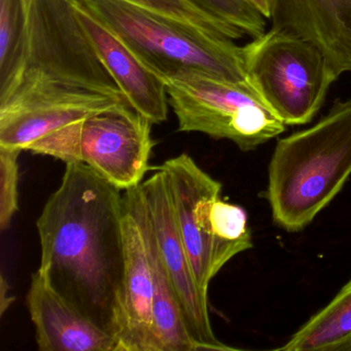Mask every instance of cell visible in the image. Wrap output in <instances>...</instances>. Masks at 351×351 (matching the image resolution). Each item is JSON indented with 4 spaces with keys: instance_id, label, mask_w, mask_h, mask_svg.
Wrapping results in <instances>:
<instances>
[{
    "instance_id": "obj_1",
    "label": "cell",
    "mask_w": 351,
    "mask_h": 351,
    "mask_svg": "<svg viewBox=\"0 0 351 351\" xmlns=\"http://www.w3.org/2000/svg\"><path fill=\"white\" fill-rule=\"evenodd\" d=\"M123 194L86 164L69 163L36 221L38 272L118 345L125 326Z\"/></svg>"
},
{
    "instance_id": "obj_2",
    "label": "cell",
    "mask_w": 351,
    "mask_h": 351,
    "mask_svg": "<svg viewBox=\"0 0 351 351\" xmlns=\"http://www.w3.org/2000/svg\"><path fill=\"white\" fill-rule=\"evenodd\" d=\"M350 176L351 100H337L314 126L277 143L267 190L273 219L287 231H301Z\"/></svg>"
},
{
    "instance_id": "obj_3",
    "label": "cell",
    "mask_w": 351,
    "mask_h": 351,
    "mask_svg": "<svg viewBox=\"0 0 351 351\" xmlns=\"http://www.w3.org/2000/svg\"><path fill=\"white\" fill-rule=\"evenodd\" d=\"M165 82L199 71L250 85L242 47L147 11L126 0H79ZM252 87V86H250Z\"/></svg>"
},
{
    "instance_id": "obj_4",
    "label": "cell",
    "mask_w": 351,
    "mask_h": 351,
    "mask_svg": "<svg viewBox=\"0 0 351 351\" xmlns=\"http://www.w3.org/2000/svg\"><path fill=\"white\" fill-rule=\"evenodd\" d=\"M178 231L200 289L208 295L210 281L240 252L252 247L245 211L221 200V182L191 156L164 162Z\"/></svg>"
},
{
    "instance_id": "obj_5",
    "label": "cell",
    "mask_w": 351,
    "mask_h": 351,
    "mask_svg": "<svg viewBox=\"0 0 351 351\" xmlns=\"http://www.w3.org/2000/svg\"><path fill=\"white\" fill-rule=\"evenodd\" d=\"M153 125L129 104H121L52 133L30 152L65 164L81 162L125 192L141 184L149 169Z\"/></svg>"
},
{
    "instance_id": "obj_6",
    "label": "cell",
    "mask_w": 351,
    "mask_h": 351,
    "mask_svg": "<svg viewBox=\"0 0 351 351\" xmlns=\"http://www.w3.org/2000/svg\"><path fill=\"white\" fill-rule=\"evenodd\" d=\"M24 58L16 85L50 82L122 96L84 34L69 0H20Z\"/></svg>"
},
{
    "instance_id": "obj_7",
    "label": "cell",
    "mask_w": 351,
    "mask_h": 351,
    "mask_svg": "<svg viewBox=\"0 0 351 351\" xmlns=\"http://www.w3.org/2000/svg\"><path fill=\"white\" fill-rule=\"evenodd\" d=\"M242 52L252 90L289 126L311 122L337 80L315 47L275 28Z\"/></svg>"
},
{
    "instance_id": "obj_8",
    "label": "cell",
    "mask_w": 351,
    "mask_h": 351,
    "mask_svg": "<svg viewBox=\"0 0 351 351\" xmlns=\"http://www.w3.org/2000/svg\"><path fill=\"white\" fill-rule=\"evenodd\" d=\"M168 102L180 132H198L233 141L248 152L285 132L252 88L199 71L165 80Z\"/></svg>"
},
{
    "instance_id": "obj_9",
    "label": "cell",
    "mask_w": 351,
    "mask_h": 351,
    "mask_svg": "<svg viewBox=\"0 0 351 351\" xmlns=\"http://www.w3.org/2000/svg\"><path fill=\"white\" fill-rule=\"evenodd\" d=\"M124 104L122 96L63 84H23L0 97V147L30 151L52 133Z\"/></svg>"
},
{
    "instance_id": "obj_10",
    "label": "cell",
    "mask_w": 351,
    "mask_h": 351,
    "mask_svg": "<svg viewBox=\"0 0 351 351\" xmlns=\"http://www.w3.org/2000/svg\"><path fill=\"white\" fill-rule=\"evenodd\" d=\"M162 262L171 280L184 326L198 350H234L215 337L209 317L208 295L199 287L178 231L165 173L158 168L141 184Z\"/></svg>"
},
{
    "instance_id": "obj_11",
    "label": "cell",
    "mask_w": 351,
    "mask_h": 351,
    "mask_svg": "<svg viewBox=\"0 0 351 351\" xmlns=\"http://www.w3.org/2000/svg\"><path fill=\"white\" fill-rule=\"evenodd\" d=\"M69 1L84 34L127 104L154 125L166 122L170 106L164 80L79 0Z\"/></svg>"
},
{
    "instance_id": "obj_12",
    "label": "cell",
    "mask_w": 351,
    "mask_h": 351,
    "mask_svg": "<svg viewBox=\"0 0 351 351\" xmlns=\"http://www.w3.org/2000/svg\"><path fill=\"white\" fill-rule=\"evenodd\" d=\"M270 20L315 47L337 79L351 73V0H276Z\"/></svg>"
},
{
    "instance_id": "obj_13",
    "label": "cell",
    "mask_w": 351,
    "mask_h": 351,
    "mask_svg": "<svg viewBox=\"0 0 351 351\" xmlns=\"http://www.w3.org/2000/svg\"><path fill=\"white\" fill-rule=\"evenodd\" d=\"M40 351H117L118 342L58 295L36 271L27 295Z\"/></svg>"
},
{
    "instance_id": "obj_14",
    "label": "cell",
    "mask_w": 351,
    "mask_h": 351,
    "mask_svg": "<svg viewBox=\"0 0 351 351\" xmlns=\"http://www.w3.org/2000/svg\"><path fill=\"white\" fill-rule=\"evenodd\" d=\"M124 197V194H123ZM125 326L118 351H161L154 324V283L143 232L124 199Z\"/></svg>"
},
{
    "instance_id": "obj_15",
    "label": "cell",
    "mask_w": 351,
    "mask_h": 351,
    "mask_svg": "<svg viewBox=\"0 0 351 351\" xmlns=\"http://www.w3.org/2000/svg\"><path fill=\"white\" fill-rule=\"evenodd\" d=\"M124 199L143 232L154 283V324L161 351H197L184 326L171 280L162 262L141 184L125 191Z\"/></svg>"
},
{
    "instance_id": "obj_16",
    "label": "cell",
    "mask_w": 351,
    "mask_h": 351,
    "mask_svg": "<svg viewBox=\"0 0 351 351\" xmlns=\"http://www.w3.org/2000/svg\"><path fill=\"white\" fill-rule=\"evenodd\" d=\"M350 343L351 280L279 350L345 351Z\"/></svg>"
},
{
    "instance_id": "obj_17",
    "label": "cell",
    "mask_w": 351,
    "mask_h": 351,
    "mask_svg": "<svg viewBox=\"0 0 351 351\" xmlns=\"http://www.w3.org/2000/svg\"><path fill=\"white\" fill-rule=\"evenodd\" d=\"M24 58V24L20 0H0V95L19 80Z\"/></svg>"
},
{
    "instance_id": "obj_18",
    "label": "cell",
    "mask_w": 351,
    "mask_h": 351,
    "mask_svg": "<svg viewBox=\"0 0 351 351\" xmlns=\"http://www.w3.org/2000/svg\"><path fill=\"white\" fill-rule=\"evenodd\" d=\"M147 11L180 22L188 27L211 36L239 40L246 36L242 30L207 12L193 0H126Z\"/></svg>"
},
{
    "instance_id": "obj_19",
    "label": "cell",
    "mask_w": 351,
    "mask_h": 351,
    "mask_svg": "<svg viewBox=\"0 0 351 351\" xmlns=\"http://www.w3.org/2000/svg\"><path fill=\"white\" fill-rule=\"evenodd\" d=\"M21 149L0 147V229H9L19 209V158Z\"/></svg>"
},
{
    "instance_id": "obj_20",
    "label": "cell",
    "mask_w": 351,
    "mask_h": 351,
    "mask_svg": "<svg viewBox=\"0 0 351 351\" xmlns=\"http://www.w3.org/2000/svg\"><path fill=\"white\" fill-rule=\"evenodd\" d=\"M9 291L10 287L8 285L7 280H5V276L1 275V278H0V315L1 316H3L5 311L11 307L12 304L15 301V297L7 295Z\"/></svg>"
},
{
    "instance_id": "obj_21",
    "label": "cell",
    "mask_w": 351,
    "mask_h": 351,
    "mask_svg": "<svg viewBox=\"0 0 351 351\" xmlns=\"http://www.w3.org/2000/svg\"><path fill=\"white\" fill-rule=\"evenodd\" d=\"M266 19H271L274 12L276 0H248Z\"/></svg>"
},
{
    "instance_id": "obj_22",
    "label": "cell",
    "mask_w": 351,
    "mask_h": 351,
    "mask_svg": "<svg viewBox=\"0 0 351 351\" xmlns=\"http://www.w3.org/2000/svg\"><path fill=\"white\" fill-rule=\"evenodd\" d=\"M345 351H351V343L348 345V346L346 347V349H345Z\"/></svg>"
}]
</instances>
